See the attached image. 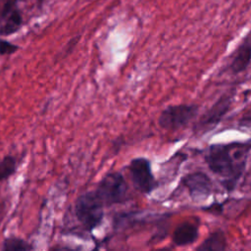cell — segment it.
Here are the masks:
<instances>
[{
	"label": "cell",
	"mask_w": 251,
	"mask_h": 251,
	"mask_svg": "<svg viewBox=\"0 0 251 251\" xmlns=\"http://www.w3.org/2000/svg\"><path fill=\"white\" fill-rule=\"evenodd\" d=\"M233 97L234 89H231L222 94L212 104V106L207 109L206 112L198 119L193 127L194 133L197 135H202L214 129L228 112L232 104Z\"/></svg>",
	"instance_id": "4"
},
{
	"label": "cell",
	"mask_w": 251,
	"mask_h": 251,
	"mask_svg": "<svg viewBox=\"0 0 251 251\" xmlns=\"http://www.w3.org/2000/svg\"><path fill=\"white\" fill-rule=\"evenodd\" d=\"M127 182L120 172H111L105 175L95 189L105 207L124 203L127 199Z\"/></svg>",
	"instance_id": "3"
},
{
	"label": "cell",
	"mask_w": 251,
	"mask_h": 251,
	"mask_svg": "<svg viewBox=\"0 0 251 251\" xmlns=\"http://www.w3.org/2000/svg\"><path fill=\"white\" fill-rule=\"evenodd\" d=\"M199 112L196 104H176L166 107L160 114L158 125L167 130H176L187 126Z\"/></svg>",
	"instance_id": "5"
},
{
	"label": "cell",
	"mask_w": 251,
	"mask_h": 251,
	"mask_svg": "<svg viewBox=\"0 0 251 251\" xmlns=\"http://www.w3.org/2000/svg\"><path fill=\"white\" fill-rule=\"evenodd\" d=\"M251 62V31L241 40L237 48L234 50L228 70L233 75L244 72Z\"/></svg>",
	"instance_id": "8"
},
{
	"label": "cell",
	"mask_w": 251,
	"mask_h": 251,
	"mask_svg": "<svg viewBox=\"0 0 251 251\" xmlns=\"http://www.w3.org/2000/svg\"><path fill=\"white\" fill-rule=\"evenodd\" d=\"M239 126L243 127H251V104L249 105L248 108H246L240 117L239 121Z\"/></svg>",
	"instance_id": "16"
},
{
	"label": "cell",
	"mask_w": 251,
	"mask_h": 251,
	"mask_svg": "<svg viewBox=\"0 0 251 251\" xmlns=\"http://www.w3.org/2000/svg\"><path fill=\"white\" fill-rule=\"evenodd\" d=\"M17 160L13 155H6L0 160V181L6 180L16 173Z\"/></svg>",
	"instance_id": "13"
},
{
	"label": "cell",
	"mask_w": 251,
	"mask_h": 251,
	"mask_svg": "<svg viewBox=\"0 0 251 251\" xmlns=\"http://www.w3.org/2000/svg\"><path fill=\"white\" fill-rule=\"evenodd\" d=\"M16 3L17 0H3L0 11V19H6L16 9Z\"/></svg>",
	"instance_id": "14"
},
{
	"label": "cell",
	"mask_w": 251,
	"mask_h": 251,
	"mask_svg": "<svg viewBox=\"0 0 251 251\" xmlns=\"http://www.w3.org/2000/svg\"><path fill=\"white\" fill-rule=\"evenodd\" d=\"M181 184L188 190L193 201L207 199L213 192V182L209 176L203 172H192L181 178Z\"/></svg>",
	"instance_id": "7"
},
{
	"label": "cell",
	"mask_w": 251,
	"mask_h": 251,
	"mask_svg": "<svg viewBox=\"0 0 251 251\" xmlns=\"http://www.w3.org/2000/svg\"><path fill=\"white\" fill-rule=\"evenodd\" d=\"M104 208L105 205L95 190L86 191L75 202V216L85 230L92 231L102 224Z\"/></svg>",
	"instance_id": "2"
},
{
	"label": "cell",
	"mask_w": 251,
	"mask_h": 251,
	"mask_svg": "<svg viewBox=\"0 0 251 251\" xmlns=\"http://www.w3.org/2000/svg\"><path fill=\"white\" fill-rule=\"evenodd\" d=\"M250 149L251 140L244 143H216L208 147L205 162L227 192L233 191L241 178Z\"/></svg>",
	"instance_id": "1"
},
{
	"label": "cell",
	"mask_w": 251,
	"mask_h": 251,
	"mask_svg": "<svg viewBox=\"0 0 251 251\" xmlns=\"http://www.w3.org/2000/svg\"><path fill=\"white\" fill-rule=\"evenodd\" d=\"M22 22H23V19H22L21 13L17 9H15L6 18L5 24L0 28V34L1 35H10L12 33H15L21 27Z\"/></svg>",
	"instance_id": "11"
},
{
	"label": "cell",
	"mask_w": 251,
	"mask_h": 251,
	"mask_svg": "<svg viewBox=\"0 0 251 251\" xmlns=\"http://www.w3.org/2000/svg\"><path fill=\"white\" fill-rule=\"evenodd\" d=\"M129 176L133 187L142 194H150L158 186L151 167V162L145 157H136L128 165Z\"/></svg>",
	"instance_id": "6"
},
{
	"label": "cell",
	"mask_w": 251,
	"mask_h": 251,
	"mask_svg": "<svg viewBox=\"0 0 251 251\" xmlns=\"http://www.w3.org/2000/svg\"><path fill=\"white\" fill-rule=\"evenodd\" d=\"M19 49L18 45H15L9 41L0 39V55H11Z\"/></svg>",
	"instance_id": "15"
},
{
	"label": "cell",
	"mask_w": 251,
	"mask_h": 251,
	"mask_svg": "<svg viewBox=\"0 0 251 251\" xmlns=\"http://www.w3.org/2000/svg\"><path fill=\"white\" fill-rule=\"evenodd\" d=\"M2 249L5 251H28L32 250L33 246L23 238L10 236L4 239Z\"/></svg>",
	"instance_id": "12"
},
{
	"label": "cell",
	"mask_w": 251,
	"mask_h": 251,
	"mask_svg": "<svg viewBox=\"0 0 251 251\" xmlns=\"http://www.w3.org/2000/svg\"><path fill=\"white\" fill-rule=\"evenodd\" d=\"M226 248L227 241L225 232L223 230H216L210 233L195 249L197 251H224Z\"/></svg>",
	"instance_id": "10"
},
{
	"label": "cell",
	"mask_w": 251,
	"mask_h": 251,
	"mask_svg": "<svg viewBox=\"0 0 251 251\" xmlns=\"http://www.w3.org/2000/svg\"><path fill=\"white\" fill-rule=\"evenodd\" d=\"M199 235V225L196 222L184 221L174 230L172 241L175 246L184 247L193 244Z\"/></svg>",
	"instance_id": "9"
}]
</instances>
